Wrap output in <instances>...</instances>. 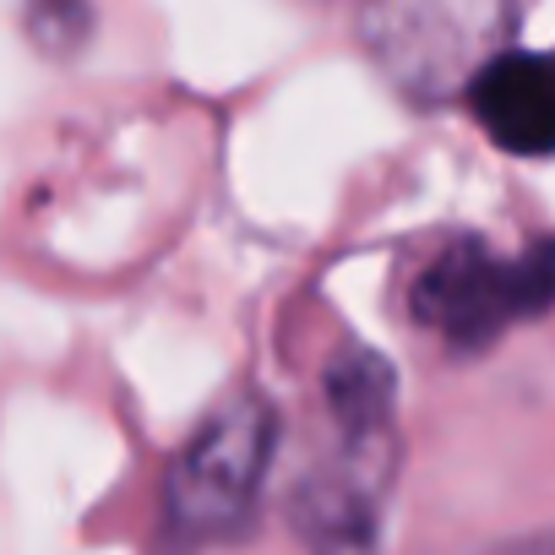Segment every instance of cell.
I'll use <instances>...</instances> for the list:
<instances>
[{
  "instance_id": "7a4b0ae2",
  "label": "cell",
  "mask_w": 555,
  "mask_h": 555,
  "mask_svg": "<svg viewBox=\"0 0 555 555\" xmlns=\"http://www.w3.org/2000/svg\"><path fill=\"white\" fill-rule=\"evenodd\" d=\"M354 28L398 93L452 104L501 50H512L517 0H360Z\"/></svg>"
},
{
  "instance_id": "52a82bcc",
  "label": "cell",
  "mask_w": 555,
  "mask_h": 555,
  "mask_svg": "<svg viewBox=\"0 0 555 555\" xmlns=\"http://www.w3.org/2000/svg\"><path fill=\"white\" fill-rule=\"evenodd\" d=\"M490 555H550V539H544V533H522V539H506V544H495Z\"/></svg>"
},
{
  "instance_id": "8992f818",
  "label": "cell",
  "mask_w": 555,
  "mask_h": 555,
  "mask_svg": "<svg viewBox=\"0 0 555 555\" xmlns=\"http://www.w3.org/2000/svg\"><path fill=\"white\" fill-rule=\"evenodd\" d=\"M88 0H28V39L50 55H72L88 39Z\"/></svg>"
},
{
  "instance_id": "277c9868",
  "label": "cell",
  "mask_w": 555,
  "mask_h": 555,
  "mask_svg": "<svg viewBox=\"0 0 555 555\" xmlns=\"http://www.w3.org/2000/svg\"><path fill=\"white\" fill-rule=\"evenodd\" d=\"M555 295V256L550 245H528L522 256H495L485 240L447 245L420 278L409 311L452 349H485L512 322H528Z\"/></svg>"
},
{
  "instance_id": "5b68a950",
  "label": "cell",
  "mask_w": 555,
  "mask_h": 555,
  "mask_svg": "<svg viewBox=\"0 0 555 555\" xmlns=\"http://www.w3.org/2000/svg\"><path fill=\"white\" fill-rule=\"evenodd\" d=\"M468 109L479 131L512 158H550L555 147V72L539 50H501L474 82Z\"/></svg>"
},
{
  "instance_id": "6da1fadb",
  "label": "cell",
  "mask_w": 555,
  "mask_h": 555,
  "mask_svg": "<svg viewBox=\"0 0 555 555\" xmlns=\"http://www.w3.org/2000/svg\"><path fill=\"white\" fill-rule=\"evenodd\" d=\"M398 382L371 349H344L327 365L333 452L306 474L295 522L311 555H376L382 512L398 474Z\"/></svg>"
},
{
  "instance_id": "3957f363",
  "label": "cell",
  "mask_w": 555,
  "mask_h": 555,
  "mask_svg": "<svg viewBox=\"0 0 555 555\" xmlns=\"http://www.w3.org/2000/svg\"><path fill=\"white\" fill-rule=\"evenodd\" d=\"M278 452V414L261 392L223 398L180 447L164 479V512L185 539H234L267 485Z\"/></svg>"
}]
</instances>
